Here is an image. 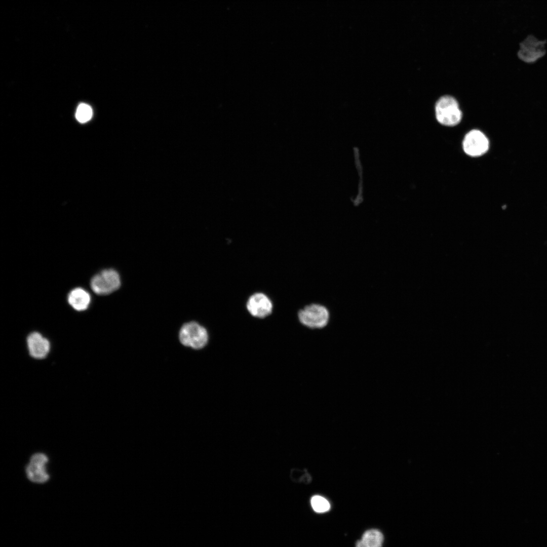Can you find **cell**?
<instances>
[{
    "mask_svg": "<svg viewBox=\"0 0 547 547\" xmlns=\"http://www.w3.org/2000/svg\"><path fill=\"white\" fill-rule=\"evenodd\" d=\"M92 116V109L88 104H80L77 108L75 116L80 123H86L89 121Z\"/></svg>",
    "mask_w": 547,
    "mask_h": 547,
    "instance_id": "12",
    "label": "cell"
},
{
    "mask_svg": "<svg viewBox=\"0 0 547 547\" xmlns=\"http://www.w3.org/2000/svg\"><path fill=\"white\" fill-rule=\"evenodd\" d=\"M179 339L184 346L200 349L207 345L209 335L204 327L192 321L182 325L179 331Z\"/></svg>",
    "mask_w": 547,
    "mask_h": 547,
    "instance_id": "3",
    "label": "cell"
},
{
    "mask_svg": "<svg viewBox=\"0 0 547 547\" xmlns=\"http://www.w3.org/2000/svg\"><path fill=\"white\" fill-rule=\"evenodd\" d=\"M69 305L77 311H83L88 308L91 302L90 294L82 288L72 289L67 296Z\"/></svg>",
    "mask_w": 547,
    "mask_h": 547,
    "instance_id": "9",
    "label": "cell"
},
{
    "mask_svg": "<svg viewBox=\"0 0 547 547\" xmlns=\"http://www.w3.org/2000/svg\"><path fill=\"white\" fill-rule=\"evenodd\" d=\"M48 461V457L45 454L38 453L33 454L26 467L28 479L32 482L38 483L47 481L49 478L46 470Z\"/></svg>",
    "mask_w": 547,
    "mask_h": 547,
    "instance_id": "6",
    "label": "cell"
},
{
    "mask_svg": "<svg viewBox=\"0 0 547 547\" xmlns=\"http://www.w3.org/2000/svg\"><path fill=\"white\" fill-rule=\"evenodd\" d=\"M247 309L253 317L264 318L269 315L272 310V303L269 297L263 293H255L250 296L247 304Z\"/></svg>",
    "mask_w": 547,
    "mask_h": 547,
    "instance_id": "7",
    "label": "cell"
},
{
    "mask_svg": "<svg viewBox=\"0 0 547 547\" xmlns=\"http://www.w3.org/2000/svg\"><path fill=\"white\" fill-rule=\"evenodd\" d=\"M28 349L30 355L35 359H41L46 357L50 349L49 340L37 332L30 333L26 339Z\"/></svg>",
    "mask_w": 547,
    "mask_h": 547,
    "instance_id": "8",
    "label": "cell"
},
{
    "mask_svg": "<svg viewBox=\"0 0 547 547\" xmlns=\"http://www.w3.org/2000/svg\"><path fill=\"white\" fill-rule=\"evenodd\" d=\"M121 285L120 276L112 268L101 270L92 277L90 282L92 290L100 295L109 294L117 290Z\"/></svg>",
    "mask_w": 547,
    "mask_h": 547,
    "instance_id": "4",
    "label": "cell"
},
{
    "mask_svg": "<svg viewBox=\"0 0 547 547\" xmlns=\"http://www.w3.org/2000/svg\"><path fill=\"white\" fill-rule=\"evenodd\" d=\"M297 318L304 327L313 330H322L329 325L331 312L326 305L311 302L299 310Z\"/></svg>",
    "mask_w": 547,
    "mask_h": 547,
    "instance_id": "1",
    "label": "cell"
},
{
    "mask_svg": "<svg viewBox=\"0 0 547 547\" xmlns=\"http://www.w3.org/2000/svg\"><path fill=\"white\" fill-rule=\"evenodd\" d=\"M435 114L438 122L447 126L457 125L462 116L458 102L449 95L443 96L436 102Z\"/></svg>",
    "mask_w": 547,
    "mask_h": 547,
    "instance_id": "2",
    "label": "cell"
},
{
    "mask_svg": "<svg viewBox=\"0 0 547 547\" xmlns=\"http://www.w3.org/2000/svg\"><path fill=\"white\" fill-rule=\"evenodd\" d=\"M383 540L382 534L376 529H371L366 531L363 535L362 539L356 543L358 547H380Z\"/></svg>",
    "mask_w": 547,
    "mask_h": 547,
    "instance_id": "10",
    "label": "cell"
},
{
    "mask_svg": "<svg viewBox=\"0 0 547 547\" xmlns=\"http://www.w3.org/2000/svg\"><path fill=\"white\" fill-rule=\"evenodd\" d=\"M310 503L313 510L317 513L327 512L330 507L329 501L320 495H315L312 497Z\"/></svg>",
    "mask_w": 547,
    "mask_h": 547,
    "instance_id": "11",
    "label": "cell"
},
{
    "mask_svg": "<svg viewBox=\"0 0 547 547\" xmlns=\"http://www.w3.org/2000/svg\"><path fill=\"white\" fill-rule=\"evenodd\" d=\"M464 152L472 157L485 153L489 148V141L486 136L478 130H472L465 136L463 140Z\"/></svg>",
    "mask_w": 547,
    "mask_h": 547,
    "instance_id": "5",
    "label": "cell"
}]
</instances>
